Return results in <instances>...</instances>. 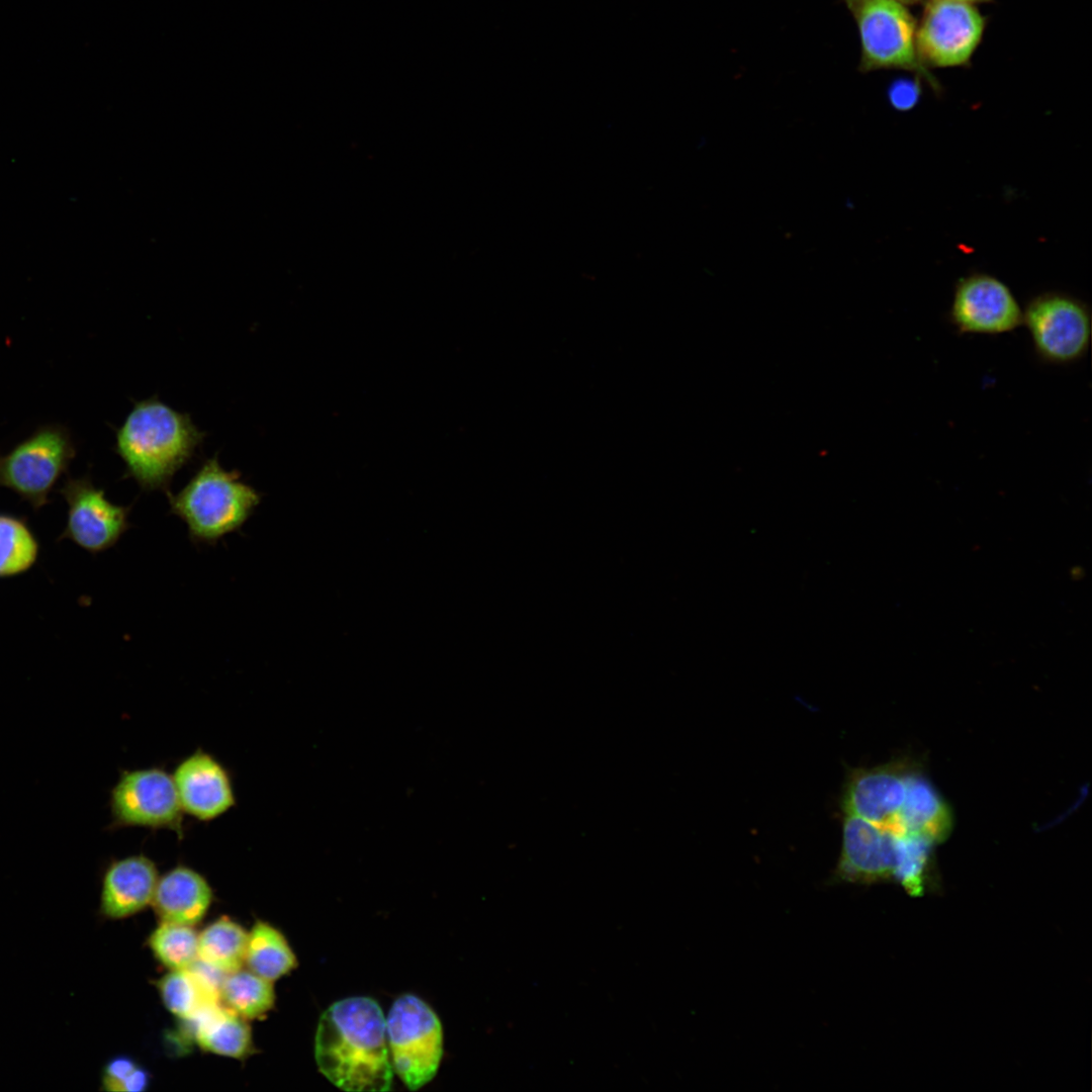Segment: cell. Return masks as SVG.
<instances>
[{
	"instance_id": "cell-13",
	"label": "cell",
	"mask_w": 1092,
	"mask_h": 1092,
	"mask_svg": "<svg viewBox=\"0 0 1092 1092\" xmlns=\"http://www.w3.org/2000/svg\"><path fill=\"white\" fill-rule=\"evenodd\" d=\"M893 832L853 814H843L842 846L834 882L872 884L895 881L902 842Z\"/></svg>"
},
{
	"instance_id": "cell-14",
	"label": "cell",
	"mask_w": 1092,
	"mask_h": 1092,
	"mask_svg": "<svg viewBox=\"0 0 1092 1092\" xmlns=\"http://www.w3.org/2000/svg\"><path fill=\"white\" fill-rule=\"evenodd\" d=\"M172 778L184 814L200 822L213 821L237 805L230 769L201 747L179 760Z\"/></svg>"
},
{
	"instance_id": "cell-2",
	"label": "cell",
	"mask_w": 1092,
	"mask_h": 1092,
	"mask_svg": "<svg viewBox=\"0 0 1092 1092\" xmlns=\"http://www.w3.org/2000/svg\"><path fill=\"white\" fill-rule=\"evenodd\" d=\"M203 438L189 415L152 397L136 402L118 428L115 451L126 475L142 489L167 492L173 476L192 459Z\"/></svg>"
},
{
	"instance_id": "cell-27",
	"label": "cell",
	"mask_w": 1092,
	"mask_h": 1092,
	"mask_svg": "<svg viewBox=\"0 0 1092 1092\" xmlns=\"http://www.w3.org/2000/svg\"><path fill=\"white\" fill-rule=\"evenodd\" d=\"M956 1L967 2V3L974 4V5L993 2V0H956Z\"/></svg>"
},
{
	"instance_id": "cell-11",
	"label": "cell",
	"mask_w": 1092,
	"mask_h": 1092,
	"mask_svg": "<svg viewBox=\"0 0 1092 1092\" xmlns=\"http://www.w3.org/2000/svg\"><path fill=\"white\" fill-rule=\"evenodd\" d=\"M912 766L906 761H895L853 769L843 791V814L861 817L900 837L911 836L902 823L901 810Z\"/></svg>"
},
{
	"instance_id": "cell-24",
	"label": "cell",
	"mask_w": 1092,
	"mask_h": 1092,
	"mask_svg": "<svg viewBox=\"0 0 1092 1092\" xmlns=\"http://www.w3.org/2000/svg\"><path fill=\"white\" fill-rule=\"evenodd\" d=\"M156 959L169 970H185L198 960V933L193 926L162 921L149 940Z\"/></svg>"
},
{
	"instance_id": "cell-17",
	"label": "cell",
	"mask_w": 1092,
	"mask_h": 1092,
	"mask_svg": "<svg viewBox=\"0 0 1092 1092\" xmlns=\"http://www.w3.org/2000/svg\"><path fill=\"white\" fill-rule=\"evenodd\" d=\"M901 819L909 834L923 837L933 844L944 841L952 830L949 807L914 765L908 775Z\"/></svg>"
},
{
	"instance_id": "cell-26",
	"label": "cell",
	"mask_w": 1092,
	"mask_h": 1092,
	"mask_svg": "<svg viewBox=\"0 0 1092 1092\" xmlns=\"http://www.w3.org/2000/svg\"><path fill=\"white\" fill-rule=\"evenodd\" d=\"M920 79L899 78L888 89V98L891 105L900 111H906L914 107L920 97Z\"/></svg>"
},
{
	"instance_id": "cell-22",
	"label": "cell",
	"mask_w": 1092,
	"mask_h": 1092,
	"mask_svg": "<svg viewBox=\"0 0 1092 1092\" xmlns=\"http://www.w3.org/2000/svg\"><path fill=\"white\" fill-rule=\"evenodd\" d=\"M38 540L24 517L0 512V578L27 572L38 559Z\"/></svg>"
},
{
	"instance_id": "cell-5",
	"label": "cell",
	"mask_w": 1092,
	"mask_h": 1092,
	"mask_svg": "<svg viewBox=\"0 0 1092 1092\" xmlns=\"http://www.w3.org/2000/svg\"><path fill=\"white\" fill-rule=\"evenodd\" d=\"M75 456L70 431L60 424L43 425L0 456V486L39 511L51 502L50 494Z\"/></svg>"
},
{
	"instance_id": "cell-12",
	"label": "cell",
	"mask_w": 1092,
	"mask_h": 1092,
	"mask_svg": "<svg viewBox=\"0 0 1092 1092\" xmlns=\"http://www.w3.org/2000/svg\"><path fill=\"white\" fill-rule=\"evenodd\" d=\"M948 321L961 335H1001L1022 326L1023 310L999 279L975 274L962 278L954 289Z\"/></svg>"
},
{
	"instance_id": "cell-16",
	"label": "cell",
	"mask_w": 1092,
	"mask_h": 1092,
	"mask_svg": "<svg viewBox=\"0 0 1092 1092\" xmlns=\"http://www.w3.org/2000/svg\"><path fill=\"white\" fill-rule=\"evenodd\" d=\"M212 897L203 875L177 864L159 877L152 905L162 921L194 926L205 916Z\"/></svg>"
},
{
	"instance_id": "cell-18",
	"label": "cell",
	"mask_w": 1092,
	"mask_h": 1092,
	"mask_svg": "<svg viewBox=\"0 0 1092 1092\" xmlns=\"http://www.w3.org/2000/svg\"><path fill=\"white\" fill-rule=\"evenodd\" d=\"M196 1043L222 1057L242 1059L252 1051V1031L247 1019L217 1003L205 1006L192 1019Z\"/></svg>"
},
{
	"instance_id": "cell-6",
	"label": "cell",
	"mask_w": 1092,
	"mask_h": 1092,
	"mask_svg": "<svg viewBox=\"0 0 1092 1092\" xmlns=\"http://www.w3.org/2000/svg\"><path fill=\"white\" fill-rule=\"evenodd\" d=\"M392 1069L410 1090L436 1075L443 1054V1031L434 1010L414 994H403L385 1018Z\"/></svg>"
},
{
	"instance_id": "cell-7",
	"label": "cell",
	"mask_w": 1092,
	"mask_h": 1092,
	"mask_svg": "<svg viewBox=\"0 0 1092 1092\" xmlns=\"http://www.w3.org/2000/svg\"><path fill=\"white\" fill-rule=\"evenodd\" d=\"M108 829L171 830L183 839L184 812L172 774L164 766L124 769L109 793Z\"/></svg>"
},
{
	"instance_id": "cell-9",
	"label": "cell",
	"mask_w": 1092,
	"mask_h": 1092,
	"mask_svg": "<svg viewBox=\"0 0 1092 1092\" xmlns=\"http://www.w3.org/2000/svg\"><path fill=\"white\" fill-rule=\"evenodd\" d=\"M1022 325L1030 335L1037 358L1046 364H1073L1089 349V307L1068 294L1046 292L1033 297L1023 310Z\"/></svg>"
},
{
	"instance_id": "cell-15",
	"label": "cell",
	"mask_w": 1092,
	"mask_h": 1092,
	"mask_svg": "<svg viewBox=\"0 0 1092 1092\" xmlns=\"http://www.w3.org/2000/svg\"><path fill=\"white\" fill-rule=\"evenodd\" d=\"M158 868L143 853L112 859L101 879L100 914L107 919H122L152 904Z\"/></svg>"
},
{
	"instance_id": "cell-23",
	"label": "cell",
	"mask_w": 1092,
	"mask_h": 1092,
	"mask_svg": "<svg viewBox=\"0 0 1092 1092\" xmlns=\"http://www.w3.org/2000/svg\"><path fill=\"white\" fill-rule=\"evenodd\" d=\"M161 999L166 1008L183 1020H190L205 1006L217 1003L191 970H170L158 982Z\"/></svg>"
},
{
	"instance_id": "cell-1",
	"label": "cell",
	"mask_w": 1092,
	"mask_h": 1092,
	"mask_svg": "<svg viewBox=\"0 0 1092 1092\" xmlns=\"http://www.w3.org/2000/svg\"><path fill=\"white\" fill-rule=\"evenodd\" d=\"M320 1072L351 1092L388 1091L392 1083L385 1017L369 997H349L321 1015L314 1037Z\"/></svg>"
},
{
	"instance_id": "cell-20",
	"label": "cell",
	"mask_w": 1092,
	"mask_h": 1092,
	"mask_svg": "<svg viewBox=\"0 0 1092 1092\" xmlns=\"http://www.w3.org/2000/svg\"><path fill=\"white\" fill-rule=\"evenodd\" d=\"M248 932L236 921L221 917L198 933V960L229 974L242 968Z\"/></svg>"
},
{
	"instance_id": "cell-19",
	"label": "cell",
	"mask_w": 1092,
	"mask_h": 1092,
	"mask_svg": "<svg viewBox=\"0 0 1092 1092\" xmlns=\"http://www.w3.org/2000/svg\"><path fill=\"white\" fill-rule=\"evenodd\" d=\"M245 965L253 973L274 982L296 966L295 953L285 936L265 921H257L248 932Z\"/></svg>"
},
{
	"instance_id": "cell-4",
	"label": "cell",
	"mask_w": 1092,
	"mask_h": 1092,
	"mask_svg": "<svg viewBox=\"0 0 1092 1092\" xmlns=\"http://www.w3.org/2000/svg\"><path fill=\"white\" fill-rule=\"evenodd\" d=\"M857 27L860 59L858 71L912 72L934 92L941 86L921 63L916 46L917 20L907 5L896 0H842Z\"/></svg>"
},
{
	"instance_id": "cell-21",
	"label": "cell",
	"mask_w": 1092,
	"mask_h": 1092,
	"mask_svg": "<svg viewBox=\"0 0 1092 1092\" xmlns=\"http://www.w3.org/2000/svg\"><path fill=\"white\" fill-rule=\"evenodd\" d=\"M219 1000L247 1020L260 1018L274 1006L273 982L241 968L224 976Z\"/></svg>"
},
{
	"instance_id": "cell-3",
	"label": "cell",
	"mask_w": 1092,
	"mask_h": 1092,
	"mask_svg": "<svg viewBox=\"0 0 1092 1092\" xmlns=\"http://www.w3.org/2000/svg\"><path fill=\"white\" fill-rule=\"evenodd\" d=\"M170 513L184 522L194 544L214 545L238 532L261 502L260 493L225 470L216 456L205 460L176 493L167 491Z\"/></svg>"
},
{
	"instance_id": "cell-10",
	"label": "cell",
	"mask_w": 1092,
	"mask_h": 1092,
	"mask_svg": "<svg viewBox=\"0 0 1092 1092\" xmlns=\"http://www.w3.org/2000/svg\"><path fill=\"white\" fill-rule=\"evenodd\" d=\"M59 493L67 503L68 513L58 541L70 540L96 555L112 548L130 528L131 507L110 502L89 476L66 478Z\"/></svg>"
},
{
	"instance_id": "cell-25",
	"label": "cell",
	"mask_w": 1092,
	"mask_h": 1092,
	"mask_svg": "<svg viewBox=\"0 0 1092 1092\" xmlns=\"http://www.w3.org/2000/svg\"><path fill=\"white\" fill-rule=\"evenodd\" d=\"M150 1076L135 1061L120 1056L104 1066L101 1075L102 1088L114 1092H141L148 1088Z\"/></svg>"
},
{
	"instance_id": "cell-8",
	"label": "cell",
	"mask_w": 1092,
	"mask_h": 1092,
	"mask_svg": "<svg viewBox=\"0 0 1092 1092\" xmlns=\"http://www.w3.org/2000/svg\"><path fill=\"white\" fill-rule=\"evenodd\" d=\"M916 28L921 63L929 68L969 67L987 26L976 5L956 0H924Z\"/></svg>"
},
{
	"instance_id": "cell-28",
	"label": "cell",
	"mask_w": 1092,
	"mask_h": 1092,
	"mask_svg": "<svg viewBox=\"0 0 1092 1092\" xmlns=\"http://www.w3.org/2000/svg\"><path fill=\"white\" fill-rule=\"evenodd\" d=\"M896 1H899V2H901V3H903V4L907 5V6H909V5H917V4H920V3L924 2V0H896Z\"/></svg>"
}]
</instances>
